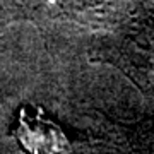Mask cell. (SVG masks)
Wrapping results in <instances>:
<instances>
[{
	"mask_svg": "<svg viewBox=\"0 0 154 154\" xmlns=\"http://www.w3.org/2000/svg\"><path fill=\"white\" fill-rule=\"evenodd\" d=\"M16 135L28 154H69L72 149L63 130L46 120L41 111L36 116H28L22 110Z\"/></svg>",
	"mask_w": 154,
	"mask_h": 154,
	"instance_id": "obj_1",
	"label": "cell"
}]
</instances>
